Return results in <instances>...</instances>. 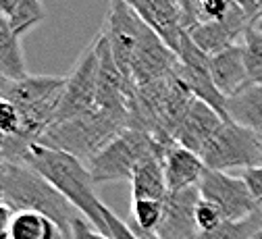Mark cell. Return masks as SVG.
I'll return each instance as SVG.
<instances>
[{"instance_id":"cell-37","label":"cell","mask_w":262,"mask_h":239,"mask_svg":"<svg viewBox=\"0 0 262 239\" xmlns=\"http://www.w3.org/2000/svg\"><path fill=\"white\" fill-rule=\"evenodd\" d=\"M252 239H262V229H260V231H256V233L252 235Z\"/></svg>"},{"instance_id":"cell-10","label":"cell","mask_w":262,"mask_h":239,"mask_svg":"<svg viewBox=\"0 0 262 239\" xmlns=\"http://www.w3.org/2000/svg\"><path fill=\"white\" fill-rule=\"evenodd\" d=\"M177 60L179 56L144 23L142 36L134 52V62H131V83L138 88L167 77L175 71Z\"/></svg>"},{"instance_id":"cell-11","label":"cell","mask_w":262,"mask_h":239,"mask_svg":"<svg viewBox=\"0 0 262 239\" xmlns=\"http://www.w3.org/2000/svg\"><path fill=\"white\" fill-rule=\"evenodd\" d=\"M198 202V187L169 191L162 202V216L154 235H158L160 239H195V235L200 233L198 223H195Z\"/></svg>"},{"instance_id":"cell-17","label":"cell","mask_w":262,"mask_h":239,"mask_svg":"<svg viewBox=\"0 0 262 239\" xmlns=\"http://www.w3.org/2000/svg\"><path fill=\"white\" fill-rule=\"evenodd\" d=\"M67 77H56V75H25L21 79L9 81L5 98L17 108H23L27 104H34L38 100H44L48 96L60 94L64 88Z\"/></svg>"},{"instance_id":"cell-38","label":"cell","mask_w":262,"mask_h":239,"mask_svg":"<svg viewBox=\"0 0 262 239\" xmlns=\"http://www.w3.org/2000/svg\"><path fill=\"white\" fill-rule=\"evenodd\" d=\"M252 25H256V27H260V29H262V17H260L256 23H252Z\"/></svg>"},{"instance_id":"cell-15","label":"cell","mask_w":262,"mask_h":239,"mask_svg":"<svg viewBox=\"0 0 262 239\" xmlns=\"http://www.w3.org/2000/svg\"><path fill=\"white\" fill-rule=\"evenodd\" d=\"M208 62H210L212 81L225 98H231V96L239 94L244 88L250 85L242 42L231 44V46H227V48L210 54Z\"/></svg>"},{"instance_id":"cell-12","label":"cell","mask_w":262,"mask_h":239,"mask_svg":"<svg viewBox=\"0 0 262 239\" xmlns=\"http://www.w3.org/2000/svg\"><path fill=\"white\" fill-rule=\"evenodd\" d=\"M250 19L246 17V13L242 11V7L237 5V0L233 3V7L229 9V13L219 19V21H206V23H198L195 27H191L187 33L193 40V44L198 46L202 52H206L208 56L242 42L246 29L250 27Z\"/></svg>"},{"instance_id":"cell-27","label":"cell","mask_w":262,"mask_h":239,"mask_svg":"<svg viewBox=\"0 0 262 239\" xmlns=\"http://www.w3.org/2000/svg\"><path fill=\"white\" fill-rule=\"evenodd\" d=\"M19 127H21V115L17 106L7 98H0V131L13 138V135L19 133Z\"/></svg>"},{"instance_id":"cell-3","label":"cell","mask_w":262,"mask_h":239,"mask_svg":"<svg viewBox=\"0 0 262 239\" xmlns=\"http://www.w3.org/2000/svg\"><path fill=\"white\" fill-rule=\"evenodd\" d=\"M127 129V115L92 108L69 121L54 123L42 138L40 144L73 154L88 162L98 150H102L111 140Z\"/></svg>"},{"instance_id":"cell-40","label":"cell","mask_w":262,"mask_h":239,"mask_svg":"<svg viewBox=\"0 0 262 239\" xmlns=\"http://www.w3.org/2000/svg\"><path fill=\"white\" fill-rule=\"evenodd\" d=\"M260 144H262V133H260Z\"/></svg>"},{"instance_id":"cell-5","label":"cell","mask_w":262,"mask_h":239,"mask_svg":"<svg viewBox=\"0 0 262 239\" xmlns=\"http://www.w3.org/2000/svg\"><path fill=\"white\" fill-rule=\"evenodd\" d=\"M200 156L206 168L223 170V173H229L233 168L244 170L262 164L260 133L239 123L225 121Z\"/></svg>"},{"instance_id":"cell-36","label":"cell","mask_w":262,"mask_h":239,"mask_svg":"<svg viewBox=\"0 0 262 239\" xmlns=\"http://www.w3.org/2000/svg\"><path fill=\"white\" fill-rule=\"evenodd\" d=\"M138 237H140V239H160V237L154 235V233H152V235H138Z\"/></svg>"},{"instance_id":"cell-23","label":"cell","mask_w":262,"mask_h":239,"mask_svg":"<svg viewBox=\"0 0 262 239\" xmlns=\"http://www.w3.org/2000/svg\"><path fill=\"white\" fill-rule=\"evenodd\" d=\"M165 200H131V231L136 235H152L158 229Z\"/></svg>"},{"instance_id":"cell-39","label":"cell","mask_w":262,"mask_h":239,"mask_svg":"<svg viewBox=\"0 0 262 239\" xmlns=\"http://www.w3.org/2000/svg\"><path fill=\"white\" fill-rule=\"evenodd\" d=\"M3 162H5V158H3V156H0V164H3Z\"/></svg>"},{"instance_id":"cell-31","label":"cell","mask_w":262,"mask_h":239,"mask_svg":"<svg viewBox=\"0 0 262 239\" xmlns=\"http://www.w3.org/2000/svg\"><path fill=\"white\" fill-rule=\"evenodd\" d=\"M237 5L250 19V23H256L262 17V0H237Z\"/></svg>"},{"instance_id":"cell-4","label":"cell","mask_w":262,"mask_h":239,"mask_svg":"<svg viewBox=\"0 0 262 239\" xmlns=\"http://www.w3.org/2000/svg\"><path fill=\"white\" fill-rule=\"evenodd\" d=\"M160 142H156L150 133L140 129H123L115 140H111L102 150H98L85 164L94 185H104L115 181H131L134 170L150 160L160 158L167 154Z\"/></svg>"},{"instance_id":"cell-18","label":"cell","mask_w":262,"mask_h":239,"mask_svg":"<svg viewBox=\"0 0 262 239\" xmlns=\"http://www.w3.org/2000/svg\"><path fill=\"white\" fill-rule=\"evenodd\" d=\"M227 117L262 133V83H250L239 94L227 98Z\"/></svg>"},{"instance_id":"cell-30","label":"cell","mask_w":262,"mask_h":239,"mask_svg":"<svg viewBox=\"0 0 262 239\" xmlns=\"http://www.w3.org/2000/svg\"><path fill=\"white\" fill-rule=\"evenodd\" d=\"M242 179H244V183L248 185V189H250V193L254 195V200L262 206V164L244 168V170H242Z\"/></svg>"},{"instance_id":"cell-6","label":"cell","mask_w":262,"mask_h":239,"mask_svg":"<svg viewBox=\"0 0 262 239\" xmlns=\"http://www.w3.org/2000/svg\"><path fill=\"white\" fill-rule=\"evenodd\" d=\"M177 56H179V60H177V67H175V75L179 77V81L191 92L193 98L206 102V104L212 106L225 121H229V117H227V98L216 90V85L212 81L208 54L202 52L198 46L193 44V40L189 38L187 31H183Z\"/></svg>"},{"instance_id":"cell-13","label":"cell","mask_w":262,"mask_h":239,"mask_svg":"<svg viewBox=\"0 0 262 239\" xmlns=\"http://www.w3.org/2000/svg\"><path fill=\"white\" fill-rule=\"evenodd\" d=\"M125 3L175 54L179 52L185 31L179 3L173 0H125Z\"/></svg>"},{"instance_id":"cell-20","label":"cell","mask_w":262,"mask_h":239,"mask_svg":"<svg viewBox=\"0 0 262 239\" xmlns=\"http://www.w3.org/2000/svg\"><path fill=\"white\" fill-rule=\"evenodd\" d=\"M131 200H165L169 189L160 158L142 162L131 175Z\"/></svg>"},{"instance_id":"cell-28","label":"cell","mask_w":262,"mask_h":239,"mask_svg":"<svg viewBox=\"0 0 262 239\" xmlns=\"http://www.w3.org/2000/svg\"><path fill=\"white\" fill-rule=\"evenodd\" d=\"M102 216H104V223H106V229H108V235H113L115 239H140L131 227H127L106 204H102Z\"/></svg>"},{"instance_id":"cell-32","label":"cell","mask_w":262,"mask_h":239,"mask_svg":"<svg viewBox=\"0 0 262 239\" xmlns=\"http://www.w3.org/2000/svg\"><path fill=\"white\" fill-rule=\"evenodd\" d=\"M13 210L7 204L0 202V239H9V231H11V221H13Z\"/></svg>"},{"instance_id":"cell-24","label":"cell","mask_w":262,"mask_h":239,"mask_svg":"<svg viewBox=\"0 0 262 239\" xmlns=\"http://www.w3.org/2000/svg\"><path fill=\"white\" fill-rule=\"evenodd\" d=\"M11 25V29L17 33L19 38H23L29 29H34L38 23L46 19V11L42 0H19L17 7L11 11V15L5 17Z\"/></svg>"},{"instance_id":"cell-1","label":"cell","mask_w":262,"mask_h":239,"mask_svg":"<svg viewBox=\"0 0 262 239\" xmlns=\"http://www.w3.org/2000/svg\"><path fill=\"white\" fill-rule=\"evenodd\" d=\"M21 164L34 168L58 193H62L71 202V206L94 229L108 235L102 216V202L96 195V185L92 181L90 168L81 158L36 142L27 146V150L23 152Z\"/></svg>"},{"instance_id":"cell-8","label":"cell","mask_w":262,"mask_h":239,"mask_svg":"<svg viewBox=\"0 0 262 239\" xmlns=\"http://www.w3.org/2000/svg\"><path fill=\"white\" fill-rule=\"evenodd\" d=\"M96 96H98V50H96V42H92L81 52L71 75H67L54 123L69 121L73 117L92 111L96 106Z\"/></svg>"},{"instance_id":"cell-29","label":"cell","mask_w":262,"mask_h":239,"mask_svg":"<svg viewBox=\"0 0 262 239\" xmlns=\"http://www.w3.org/2000/svg\"><path fill=\"white\" fill-rule=\"evenodd\" d=\"M71 239H115V237L94 229L81 214H77L71 223Z\"/></svg>"},{"instance_id":"cell-34","label":"cell","mask_w":262,"mask_h":239,"mask_svg":"<svg viewBox=\"0 0 262 239\" xmlns=\"http://www.w3.org/2000/svg\"><path fill=\"white\" fill-rule=\"evenodd\" d=\"M9 81H11V79H7L3 73H0V98H5V94H7V88H9Z\"/></svg>"},{"instance_id":"cell-41","label":"cell","mask_w":262,"mask_h":239,"mask_svg":"<svg viewBox=\"0 0 262 239\" xmlns=\"http://www.w3.org/2000/svg\"><path fill=\"white\" fill-rule=\"evenodd\" d=\"M173 3H181V0H173Z\"/></svg>"},{"instance_id":"cell-22","label":"cell","mask_w":262,"mask_h":239,"mask_svg":"<svg viewBox=\"0 0 262 239\" xmlns=\"http://www.w3.org/2000/svg\"><path fill=\"white\" fill-rule=\"evenodd\" d=\"M260 229H262V210H258L246 219L223 221L212 231L198 233L195 239H252V235Z\"/></svg>"},{"instance_id":"cell-2","label":"cell","mask_w":262,"mask_h":239,"mask_svg":"<svg viewBox=\"0 0 262 239\" xmlns=\"http://www.w3.org/2000/svg\"><path fill=\"white\" fill-rule=\"evenodd\" d=\"M0 202L13 212L36 210L50 216L64 235L71 237V223L77 216L71 202L58 193L42 175L21 162L0 164Z\"/></svg>"},{"instance_id":"cell-16","label":"cell","mask_w":262,"mask_h":239,"mask_svg":"<svg viewBox=\"0 0 262 239\" xmlns=\"http://www.w3.org/2000/svg\"><path fill=\"white\" fill-rule=\"evenodd\" d=\"M162 170L169 191H181L189 187H198L206 164L200 154H195L179 144H173L162 156Z\"/></svg>"},{"instance_id":"cell-9","label":"cell","mask_w":262,"mask_h":239,"mask_svg":"<svg viewBox=\"0 0 262 239\" xmlns=\"http://www.w3.org/2000/svg\"><path fill=\"white\" fill-rule=\"evenodd\" d=\"M142 29H144V21L125 0H108V13L104 19V29L100 33L106 38L119 71L129 83H131V62H134V52L142 36Z\"/></svg>"},{"instance_id":"cell-33","label":"cell","mask_w":262,"mask_h":239,"mask_svg":"<svg viewBox=\"0 0 262 239\" xmlns=\"http://www.w3.org/2000/svg\"><path fill=\"white\" fill-rule=\"evenodd\" d=\"M17 3H19V0H0V15H3V17L11 15V11L17 7Z\"/></svg>"},{"instance_id":"cell-21","label":"cell","mask_w":262,"mask_h":239,"mask_svg":"<svg viewBox=\"0 0 262 239\" xmlns=\"http://www.w3.org/2000/svg\"><path fill=\"white\" fill-rule=\"evenodd\" d=\"M0 73L11 81L27 75L21 38L11 29L9 21L3 15H0Z\"/></svg>"},{"instance_id":"cell-35","label":"cell","mask_w":262,"mask_h":239,"mask_svg":"<svg viewBox=\"0 0 262 239\" xmlns=\"http://www.w3.org/2000/svg\"><path fill=\"white\" fill-rule=\"evenodd\" d=\"M5 142H7V135L0 131V152H3V148H5ZM0 156H3V154H0Z\"/></svg>"},{"instance_id":"cell-19","label":"cell","mask_w":262,"mask_h":239,"mask_svg":"<svg viewBox=\"0 0 262 239\" xmlns=\"http://www.w3.org/2000/svg\"><path fill=\"white\" fill-rule=\"evenodd\" d=\"M9 239H71L46 214L36 210H19L13 214Z\"/></svg>"},{"instance_id":"cell-14","label":"cell","mask_w":262,"mask_h":239,"mask_svg":"<svg viewBox=\"0 0 262 239\" xmlns=\"http://www.w3.org/2000/svg\"><path fill=\"white\" fill-rule=\"evenodd\" d=\"M223 123L225 119L212 106L193 98L183 121L175 131V142L195 154H202V150L208 146V142L214 138V133L221 129Z\"/></svg>"},{"instance_id":"cell-25","label":"cell","mask_w":262,"mask_h":239,"mask_svg":"<svg viewBox=\"0 0 262 239\" xmlns=\"http://www.w3.org/2000/svg\"><path fill=\"white\" fill-rule=\"evenodd\" d=\"M242 46L250 83H262V29L250 25L242 38Z\"/></svg>"},{"instance_id":"cell-7","label":"cell","mask_w":262,"mask_h":239,"mask_svg":"<svg viewBox=\"0 0 262 239\" xmlns=\"http://www.w3.org/2000/svg\"><path fill=\"white\" fill-rule=\"evenodd\" d=\"M198 189H200V198L216 206L225 221L246 219L262 210V206L254 200L248 185L244 183V179L223 173V170L206 168L198 183Z\"/></svg>"},{"instance_id":"cell-26","label":"cell","mask_w":262,"mask_h":239,"mask_svg":"<svg viewBox=\"0 0 262 239\" xmlns=\"http://www.w3.org/2000/svg\"><path fill=\"white\" fill-rule=\"evenodd\" d=\"M223 214L219 212L216 206H212L210 202L202 200L198 202V208H195V223H198V231L200 233H206V231H212L214 227H219L223 223Z\"/></svg>"}]
</instances>
